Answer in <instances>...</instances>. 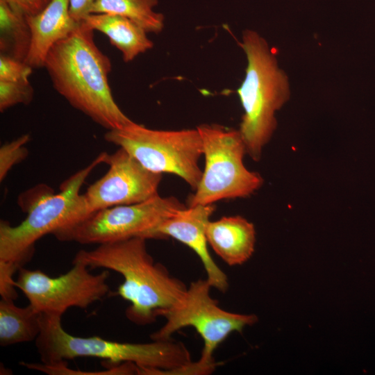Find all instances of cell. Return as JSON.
Listing matches in <instances>:
<instances>
[{"label":"cell","mask_w":375,"mask_h":375,"mask_svg":"<svg viewBox=\"0 0 375 375\" xmlns=\"http://www.w3.org/2000/svg\"><path fill=\"white\" fill-rule=\"evenodd\" d=\"M44 67L57 92L102 127L121 128L133 122L112 97L110 60L96 45L94 30L83 22L51 47Z\"/></svg>","instance_id":"6da1fadb"},{"label":"cell","mask_w":375,"mask_h":375,"mask_svg":"<svg viewBox=\"0 0 375 375\" xmlns=\"http://www.w3.org/2000/svg\"><path fill=\"white\" fill-rule=\"evenodd\" d=\"M146 240L133 237L100 244L92 250H80L72 261L120 274L124 281L117 294L130 303L126 317L139 325L153 323L158 313L173 306L188 288L165 266L154 261Z\"/></svg>","instance_id":"7a4b0ae2"},{"label":"cell","mask_w":375,"mask_h":375,"mask_svg":"<svg viewBox=\"0 0 375 375\" xmlns=\"http://www.w3.org/2000/svg\"><path fill=\"white\" fill-rule=\"evenodd\" d=\"M62 316L42 313L41 331L35 347L44 364H54L78 357L103 359L112 365L131 362L152 369L154 374H171L192 362L185 345L173 340L149 343L118 342L99 336H74L62 328Z\"/></svg>","instance_id":"3957f363"},{"label":"cell","mask_w":375,"mask_h":375,"mask_svg":"<svg viewBox=\"0 0 375 375\" xmlns=\"http://www.w3.org/2000/svg\"><path fill=\"white\" fill-rule=\"evenodd\" d=\"M240 45L247 65L237 90L244 109L239 131L247 153L258 161L276 129V112L290 99V87L287 74L264 38L255 31L245 30Z\"/></svg>","instance_id":"277c9868"},{"label":"cell","mask_w":375,"mask_h":375,"mask_svg":"<svg viewBox=\"0 0 375 375\" xmlns=\"http://www.w3.org/2000/svg\"><path fill=\"white\" fill-rule=\"evenodd\" d=\"M107 153H100L90 165L63 182L60 192L43 197L26 212V217L19 225L0 222V260L16 265L19 269L28 262L35 244L43 236L72 225L86 217L80 190L83 183L101 163Z\"/></svg>","instance_id":"5b68a950"},{"label":"cell","mask_w":375,"mask_h":375,"mask_svg":"<svg viewBox=\"0 0 375 375\" xmlns=\"http://www.w3.org/2000/svg\"><path fill=\"white\" fill-rule=\"evenodd\" d=\"M197 128L202 141L205 167L188 206L245 198L260 188L262 176L249 170L243 162L247 153L239 130L218 124H201Z\"/></svg>","instance_id":"8992f818"},{"label":"cell","mask_w":375,"mask_h":375,"mask_svg":"<svg viewBox=\"0 0 375 375\" xmlns=\"http://www.w3.org/2000/svg\"><path fill=\"white\" fill-rule=\"evenodd\" d=\"M104 139L126 150L147 169L177 175L195 190L202 176L203 145L197 128L155 130L133 122L108 130Z\"/></svg>","instance_id":"52a82bcc"},{"label":"cell","mask_w":375,"mask_h":375,"mask_svg":"<svg viewBox=\"0 0 375 375\" xmlns=\"http://www.w3.org/2000/svg\"><path fill=\"white\" fill-rule=\"evenodd\" d=\"M211 285L207 279L192 282L183 296L158 316L165 318V324L151 335L152 340H170L176 331L191 326L201 337L203 347L198 362L215 371L217 363L213 353L233 332L242 333L247 326L258 322L255 315H242L221 308L210 295Z\"/></svg>","instance_id":"ba28073f"},{"label":"cell","mask_w":375,"mask_h":375,"mask_svg":"<svg viewBox=\"0 0 375 375\" xmlns=\"http://www.w3.org/2000/svg\"><path fill=\"white\" fill-rule=\"evenodd\" d=\"M176 198L158 195L145 201L110 207L91 213L53 235L60 241L103 244L144 235L179 210Z\"/></svg>","instance_id":"9c48e42d"},{"label":"cell","mask_w":375,"mask_h":375,"mask_svg":"<svg viewBox=\"0 0 375 375\" xmlns=\"http://www.w3.org/2000/svg\"><path fill=\"white\" fill-rule=\"evenodd\" d=\"M72 264L68 272L57 277L22 267L18 270L16 287L38 312L60 316L72 307L86 309L109 294L108 271L92 274L83 263Z\"/></svg>","instance_id":"30bf717a"},{"label":"cell","mask_w":375,"mask_h":375,"mask_svg":"<svg viewBox=\"0 0 375 375\" xmlns=\"http://www.w3.org/2000/svg\"><path fill=\"white\" fill-rule=\"evenodd\" d=\"M105 163L109 165L106 174L81 194L86 217L101 209L138 203L159 195L162 174L145 168L124 149L108 153Z\"/></svg>","instance_id":"8fae6325"},{"label":"cell","mask_w":375,"mask_h":375,"mask_svg":"<svg viewBox=\"0 0 375 375\" xmlns=\"http://www.w3.org/2000/svg\"><path fill=\"white\" fill-rule=\"evenodd\" d=\"M215 210L214 204L184 208L147 232L145 239L172 238L193 250L199 258L212 288L226 292L228 288L226 274L218 267L208 249L206 229Z\"/></svg>","instance_id":"7c38bea8"},{"label":"cell","mask_w":375,"mask_h":375,"mask_svg":"<svg viewBox=\"0 0 375 375\" xmlns=\"http://www.w3.org/2000/svg\"><path fill=\"white\" fill-rule=\"evenodd\" d=\"M31 44L25 62L33 68L44 67L51 47L67 37L78 24L69 14V0H51L39 13L26 15Z\"/></svg>","instance_id":"4fadbf2b"},{"label":"cell","mask_w":375,"mask_h":375,"mask_svg":"<svg viewBox=\"0 0 375 375\" xmlns=\"http://www.w3.org/2000/svg\"><path fill=\"white\" fill-rule=\"evenodd\" d=\"M206 233L209 245L230 266L244 263L254 251V225L242 216L223 217L210 221Z\"/></svg>","instance_id":"5bb4252c"},{"label":"cell","mask_w":375,"mask_h":375,"mask_svg":"<svg viewBox=\"0 0 375 375\" xmlns=\"http://www.w3.org/2000/svg\"><path fill=\"white\" fill-rule=\"evenodd\" d=\"M83 22L92 30L106 35L111 44L122 52L126 62L153 47V42L147 35V32L125 17L94 13L88 15Z\"/></svg>","instance_id":"9a60e30c"},{"label":"cell","mask_w":375,"mask_h":375,"mask_svg":"<svg viewBox=\"0 0 375 375\" xmlns=\"http://www.w3.org/2000/svg\"><path fill=\"white\" fill-rule=\"evenodd\" d=\"M42 313L30 304L16 306L12 300L0 301V345L10 346L35 339L41 331Z\"/></svg>","instance_id":"2e32d148"},{"label":"cell","mask_w":375,"mask_h":375,"mask_svg":"<svg viewBox=\"0 0 375 375\" xmlns=\"http://www.w3.org/2000/svg\"><path fill=\"white\" fill-rule=\"evenodd\" d=\"M31 44L26 14L8 0H0L1 54L24 62Z\"/></svg>","instance_id":"e0dca14e"},{"label":"cell","mask_w":375,"mask_h":375,"mask_svg":"<svg viewBox=\"0 0 375 375\" xmlns=\"http://www.w3.org/2000/svg\"><path fill=\"white\" fill-rule=\"evenodd\" d=\"M158 0H96L91 14L117 15L135 22L147 33H160L165 17L155 11Z\"/></svg>","instance_id":"ac0fdd59"},{"label":"cell","mask_w":375,"mask_h":375,"mask_svg":"<svg viewBox=\"0 0 375 375\" xmlns=\"http://www.w3.org/2000/svg\"><path fill=\"white\" fill-rule=\"evenodd\" d=\"M33 88L29 81H0V111L4 112L17 104H29L33 98Z\"/></svg>","instance_id":"d6986e66"},{"label":"cell","mask_w":375,"mask_h":375,"mask_svg":"<svg viewBox=\"0 0 375 375\" xmlns=\"http://www.w3.org/2000/svg\"><path fill=\"white\" fill-rule=\"evenodd\" d=\"M30 136L24 134L17 139L3 144L0 148V181H2L10 169L21 162L28 156V151L25 144Z\"/></svg>","instance_id":"ffe728a7"},{"label":"cell","mask_w":375,"mask_h":375,"mask_svg":"<svg viewBox=\"0 0 375 375\" xmlns=\"http://www.w3.org/2000/svg\"><path fill=\"white\" fill-rule=\"evenodd\" d=\"M32 72L33 68L25 62L0 55V81H26Z\"/></svg>","instance_id":"44dd1931"},{"label":"cell","mask_w":375,"mask_h":375,"mask_svg":"<svg viewBox=\"0 0 375 375\" xmlns=\"http://www.w3.org/2000/svg\"><path fill=\"white\" fill-rule=\"evenodd\" d=\"M19 268L12 263L0 260V294L1 299L15 301L17 298L14 274Z\"/></svg>","instance_id":"7402d4cb"},{"label":"cell","mask_w":375,"mask_h":375,"mask_svg":"<svg viewBox=\"0 0 375 375\" xmlns=\"http://www.w3.org/2000/svg\"><path fill=\"white\" fill-rule=\"evenodd\" d=\"M96 0H69V9L71 17L77 22H83L91 14Z\"/></svg>","instance_id":"603a6c76"},{"label":"cell","mask_w":375,"mask_h":375,"mask_svg":"<svg viewBox=\"0 0 375 375\" xmlns=\"http://www.w3.org/2000/svg\"><path fill=\"white\" fill-rule=\"evenodd\" d=\"M51 192H53V190L50 188L40 185V186L29 190L24 194L20 199H19V203L22 209L27 212L35 203Z\"/></svg>","instance_id":"cb8c5ba5"},{"label":"cell","mask_w":375,"mask_h":375,"mask_svg":"<svg viewBox=\"0 0 375 375\" xmlns=\"http://www.w3.org/2000/svg\"><path fill=\"white\" fill-rule=\"evenodd\" d=\"M18 6L26 15H33L41 12L51 0H8Z\"/></svg>","instance_id":"d4e9b609"}]
</instances>
